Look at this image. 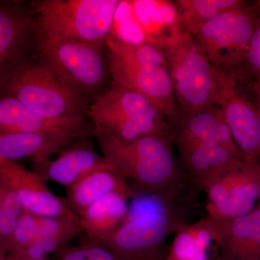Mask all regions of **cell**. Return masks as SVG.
Masks as SVG:
<instances>
[{
    "label": "cell",
    "mask_w": 260,
    "mask_h": 260,
    "mask_svg": "<svg viewBox=\"0 0 260 260\" xmlns=\"http://www.w3.org/2000/svg\"><path fill=\"white\" fill-rule=\"evenodd\" d=\"M82 233L80 218L37 216V239L54 238L69 242Z\"/></svg>",
    "instance_id": "obj_25"
},
{
    "label": "cell",
    "mask_w": 260,
    "mask_h": 260,
    "mask_svg": "<svg viewBox=\"0 0 260 260\" xmlns=\"http://www.w3.org/2000/svg\"><path fill=\"white\" fill-rule=\"evenodd\" d=\"M253 88H254V92H255L256 101V108H257L258 111H259L260 114V83H256L253 84Z\"/></svg>",
    "instance_id": "obj_29"
},
{
    "label": "cell",
    "mask_w": 260,
    "mask_h": 260,
    "mask_svg": "<svg viewBox=\"0 0 260 260\" xmlns=\"http://www.w3.org/2000/svg\"><path fill=\"white\" fill-rule=\"evenodd\" d=\"M256 207H257V208H259V209H260V197H259V203H258V205Z\"/></svg>",
    "instance_id": "obj_32"
},
{
    "label": "cell",
    "mask_w": 260,
    "mask_h": 260,
    "mask_svg": "<svg viewBox=\"0 0 260 260\" xmlns=\"http://www.w3.org/2000/svg\"><path fill=\"white\" fill-rule=\"evenodd\" d=\"M47 260H49V259H47Z\"/></svg>",
    "instance_id": "obj_33"
},
{
    "label": "cell",
    "mask_w": 260,
    "mask_h": 260,
    "mask_svg": "<svg viewBox=\"0 0 260 260\" xmlns=\"http://www.w3.org/2000/svg\"><path fill=\"white\" fill-rule=\"evenodd\" d=\"M247 3L242 0H179L175 4L183 27L194 37L210 20L225 12L242 8Z\"/></svg>",
    "instance_id": "obj_23"
},
{
    "label": "cell",
    "mask_w": 260,
    "mask_h": 260,
    "mask_svg": "<svg viewBox=\"0 0 260 260\" xmlns=\"http://www.w3.org/2000/svg\"><path fill=\"white\" fill-rule=\"evenodd\" d=\"M18 101L36 115L54 121L86 120L88 107L68 93L32 51L0 76V99Z\"/></svg>",
    "instance_id": "obj_4"
},
{
    "label": "cell",
    "mask_w": 260,
    "mask_h": 260,
    "mask_svg": "<svg viewBox=\"0 0 260 260\" xmlns=\"http://www.w3.org/2000/svg\"><path fill=\"white\" fill-rule=\"evenodd\" d=\"M0 133H65L93 136L88 119L54 121L36 115L18 101L0 99Z\"/></svg>",
    "instance_id": "obj_17"
},
{
    "label": "cell",
    "mask_w": 260,
    "mask_h": 260,
    "mask_svg": "<svg viewBox=\"0 0 260 260\" xmlns=\"http://www.w3.org/2000/svg\"><path fill=\"white\" fill-rule=\"evenodd\" d=\"M32 53L68 93L88 108L112 83L105 41H39Z\"/></svg>",
    "instance_id": "obj_3"
},
{
    "label": "cell",
    "mask_w": 260,
    "mask_h": 260,
    "mask_svg": "<svg viewBox=\"0 0 260 260\" xmlns=\"http://www.w3.org/2000/svg\"><path fill=\"white\" fill-rule=\"evenodd\" d=\"M0 179L16 193L25 211L37 216L79 218L37 172L18 162L0 158Z\"/></svg>",
    "instance_id": "obj_12"
},
{
    "label": "cell",
    "mask_w": 260,
    "mask_h": 260,
    "mask_svg": "<svg viewBox=\"0 0 260 260\" xmlns=\"http://www.w3.org/2000/svg\"><path fill=\"white\" fill-rule=\"evenodd\" d=\"M3 193H4V183L0 179V209H1L2 203H3Z\"/></svg>",
    "instance_id": "obj_30"
},
{
    "label": "cell",
    "mask_w": 260,
    "mask_h": 260,
    "mask_svg": "<svg viewBox=\"0 0 260 260\" xmlns=\"http://www.w3.org/2000/svg\"><path fill=\"white\" fill-rule=\"evenodd\" d=\"M54 160L32 162L34 172L44 181H51L68 189L90 173L112 167L98 153L90 137H80L59 153Z\"/></svg>",
    "instance_id": "obj_16"
},
{
    "label": "cell",
    "mask_w": 260,
    "mask_h": 260,
    "mask_svg": "<svg viewBox=\"0 0 260 260\" xmlns=\"http://www.w3.org/2000/svg\"><path fill=\"white\" fill-rule=\"evenodd\" d=\"M208 217L230 219L256 208L260 197V161L243 158L239 165L205 186Z\"/></svg>",
    "instance_id": "obj_10"
},
{
    "label": "cell",
    "mask_w": 260,
    "mask_h": 260,
    "mask_svg": "<svg viewBox=\"0 0 260 260\" xmlns=\"http://www.w3.org/2000/svg\"><path fill=\"white\" fill-rule=\"evenodd\" d=\"M37 239V216L24 210L8 246L7 256L23 250Z\"/></svg>",
    "instance_id": "obj_27"
},
{
    "label": "cell",
    "mask_w": 260,
    "mask_h": 260,
    "mask_svg": "<svg viewBox=\"0 0 260 260\" xmlns=\"http://www.w3.org/2000/svg\"><path fill=\"white\" fill-rule=\"evenodd\" d=\"M215 229L211 219L206 218L181 228L164 260H209Z\"/></svg>",
    "instance_id": "obj_22"
},
{
    "label": "cell",
    "mask_w": 260,
    "mask_h": 260,
    "mask_svg": "<svg viewBox=\"0 0 260 260\" xmlns=\"http://www.w3.org/2000/svg\"><path fill=\"white\" fill-rule=\"evenodd\" d=\"M23 211V205L18 195L4 183L0 209V260L7 256L8 244Z\"/></svg>",
    "instance_id": "obj_24"
},
{
    "label": "cell",
    "mask_w": 260,
    "mask_h": 260,
    "mask_svg": "<svg viewBox=\"0 0 260 260\" xmlns=\"http://www.w3.org/2000/svg\"><path fill=\"white\" fill-rule=\"evenodd\" d=\"M161 50L182 114L218 104V68L208 60L194 37L184 28L179 29L167 39Z\"/></svg>",
    "instance_id": "obj_7"
},
{
    "label": "cell",
    "mask_w": 260,
    "mask_h": 260,
    "mask_svg": "<svg viewBox=\"0 0 260 260\" xmlns=\"http://www.w3.org/2000/svg\"><path fill=\"white\" fill-rule=\"evenodd\" d=\"M36 42H104L110 36L119 0H32Z\"/></svg>",
    "instance_id": "obj_5"
},
{
    "label": "cell",
    "mask_w": 260,
    "mask_h": 260,
    "mask_svg": "<svg viewBox=\"0 0 260 260\" xmlns=\"http://www.w3.org/2000/svg\"><path fill=\"white\" fill-rule=\"evenodd\" d=\"M189 212L190 208H175L128 215L101 244L130 259L162 260L168 237L190 223Z\"/></svg>",
    "instance_id": "obj_8"
},
{
    "label": "cell",
    "mask_w": 260,
    "mask_h": 260,
    "mask_svg": "<svg viewBox=\"0 0 260 260\" xmlns=\"http://www.w3.org/2000/svg\"><path fill=\"white\" fill-rule=\"evenodd\" d=\"M105 43L112 81L148 99L174 125L181 112L162 51L150 43L130 44L111 35Z\"/></svg>",
    "instance_id": "obj_2"
},
{
    "label": "cell",
    "mask_w": 260,
    "mask_h": 260,
    "mask_svg": "<svg viewBox=\"0 0 260 260\" xmlns=\"http://www.w3.org/2000/svg\"><path fill=\"white\" fill-rule=\"evenodd\" d=\"M94 137L103 156L121 177L132 181L138 195L160 194L190 184L174 155L172 130L129 143H118L102 135Z\"/></svg>",
    "instance_id": "obj_1"
},
{
    "label": "cell",
    "mask_w": 260,
    "mask_h": 260,
    "mask_svg": "<svg viewBox=\"0 0 260 260\" xmlns=\"http://www.w3.org/2000/svg\"><path fill=\"white\" fill-rule=\"evenodd\" d=\"M242 159L215 142H207L181 152L179 158L188 181L199 191L237 167Z\"/></svg>",
    "instance_id": "obj_18"
},
{
    "label": "cell",
    "mask_w": 260,
    "mask_h": 260,
    "mask_svg": "<svg viewBox=\"0 0 260 260\" xmlns=\"http://www.w3.org/2000/svg\"><path fill=\"white\" fill-rule=\"evenodd\" d=\"M129 198L121 193H111L80 214V225L89 242L102 243L120 226L129 214Z\"/></svg>",
    "instance_id": "obj_21"
},
{
    "label": "cell",
    "mask_w": 260,
    "mask_h": 260,
    "mask_svg": "<svg viewBox=\"0 0 260 260\" xmlns=\"http://www.w3.org/2000/svg\"><path fill=\"white\" fill-rule=\"evenodd\" d=\"M93 137H107L121 143L170 131L165 116L148 99L112 81L88 108Z\"/></svg>",
    "instance_id": "obj_6"
},
{
    "label": "cell",
    "mask_w": 260,
    "mask_h": 260,
    "mask_svg": "<svg viewBox=\"0 0 260 260\" xmlns=\"http://www.w3.org/2000/svg\"><path fill=\"white\" fill-rule=\"evenodd\" d=\"M244 63L256 83H260V15Z\"/></svg>",
    "instance_id": "obj_28"
},
{
    "label": "cell",
    "mask_w": 260,
    "mask_h": 260,
    "mask_svg": "<svg viewBox=\"0 0 260 260\" xmlns=\"http://www.w3.org/2000/svg\"><path fill=\"white\" fill-rule=\"evenodd\" d=\"M235 69L218 68V105L243 158L260 161V114L237 89Z\"/></svg>",
    "instance_id": "obj_11"
},
{
    "label": "cell",
    "mask_w": 260,
    "mask_h": 260,
    "mask_svg": "<svg viewBox=\"0 0 260 260\" xmlns=\"http://www.w3.org/2000/svg\"><path fill=\"white\" fill-rule=\"evenodd\" d=\"M78 138L65 133H0V158L16 161L27 158L32 162L44 161Z\"/></svg>",
    "instance_id": "obj_19"
},
{
    "label": "cell",
    "mask_w": 260,
    "mask_h": 260,
    "mask_svg": "<svg viewBox=\"0 0 260 260\" xmlns=\"http://www.w3.org/2000/svg\"><path fill=\"white\" fill-rule=\"evenodd\" d=\"M170 127L173 142L179 153L207 142H215L243 158L218 104L190 114L181 113Z\"/></svg>",
    "instance_id": "obj_14"
},
{
    "label": "cell",
    "mask_w": 260,
    "mask_h": 260,
    "mask_svg": "<svg viewBox=\"0 0 260 260\" xmlns=\"http://www.w3.org/2000/svg\"><path fill=\"white\" fill-rule=\"evenodd\" d=\"M256 6L257 7L258 9L260 10V0H258V1L255 2Z\"/></svg>",
    "instance_id": "obj_31"
},
{
    "label": "cell",
    "mask_w": 260,
    "mask_h": 260,
    "mask_svg": "<svg viewBox=\"0 0 260 260\" xmlns=\"http://www.w3.org/2000/svg\"><path fill=\"white\" fill-rule=\"evenodd\" d=\"M67 190V203L78 217L90 205L111 193H121L129 198L139 196L113 166L90 173Z\"/></svg>",
    "instance_id": "obj_20"
},
{
    "label": "cell",
    "mask_w": 260,
    "mask_h": 260,
    "mask_svg": "<svg viewBox=\"0 0 260 260\" xmlns=\"http://www.w3.org/2000/svg\"><path fill=\"white\" fill-rule=\"evenodd\" d=\"M55 260H138L118 254L101 243L87 242L59 251Z\"/></svg>",
    "instance_id": "obj_26"
},
{
    "label": "cell",
    "mask_w": 260,
    "mask_h": 260,
    "mask_svg": "<svg viewBox=\"0 0 260 260\" xmlns=\"http://www.w3.org/2000/svg\"><path fill=\"white\" fill-rule=\"evenodd\" d=\"M35 13L29 2L0 0V76L34 49Z\"/></svg>",
    "instance_id": "obj_13"
},
{
    "label": "cell",
    "mask_w": 260,
    "mask_h": 260,
    "mask_svg": "<svg viewBox=\"0 0 260 260\" xmlns=\"http://www.w3.org/2000/svg\"><path fill=\"white\" fill-rule=\"evenodd\" d=\"M210 219L215 229L214 260H260V209L257 207L238 218Z\"/></svg>",
    "instance_id": "obj_15"
},
{
    "label": "cell",
    "mask_w": 260,
    "mask_h": 260,
    "mask_svg": "<svg viewBox=\"0 0 260 260\" xmlns=\"http://www.w3.org/2000/svg\"><path fill=\"white\" fill-rule=\"evenodd\" d=\"M260 10L255 3L222 13L200 29L194 39L214 67L234 70L244 63Z\"/></svg>",
    "instance_id": "obj_9"
}]
</instances>
